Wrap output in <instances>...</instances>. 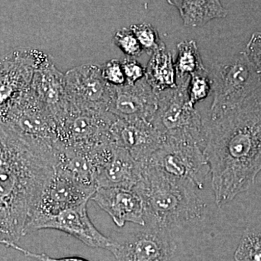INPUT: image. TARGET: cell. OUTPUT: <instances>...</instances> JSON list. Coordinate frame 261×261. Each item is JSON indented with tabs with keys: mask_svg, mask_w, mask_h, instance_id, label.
<instances>
[{
	"mask_svg": "<svg viewBox=\"0 0 261 261\" xmlns=\"http://www.w3.org/2000/svg\"><path fill=\"white\" fill-rule=\"evenodd\" d=\"M48 56L32 47L15 48L0 56V115L30 89L35 70Z\"/></svg>",
	"mask_w": 261,
	"mask_h": 261,
	"instance_id": "cell-9",
	"label": "cell"
},
{
	"mask_svg": "<svg viewBox=\"0 0 261 261\" xmlns=\"http://www.w3.org/2000/svg\"><path fill=\"white\" fill-rule=\"evenodd\" d=\"M145 161L168 176L191 182L199 190H203L211 173L202 146L190 139L164 138L159 148Z\"/></svg>",
	"mask_w": 261,
	"mask_h": 261,
	"instance_id": "cell-6",
	"label": "cell"
},
{
	"mask_svg": "<svg viewBox=\"0 0 261 261\" xmlns=\"http://www.w3.org/2000/svg\"><path fill=\"white\" fill-rule=\"evenodd\" d=\"M140 163V180L133 190L143 201L145 226L171 231L200 219L204 206L194 184L168 176L146 161Z\"/></svg>",
	"mask_w": 261,
	"mask_h": 261,
	"instance_id": "cell-3",
	"label": "cell"
},
{
	"mask_svg": "<svg viewBox=\"0 0 261 261\" xmlns=\"http://www.w3.org/2000/svg\"><path fill=\"white\" fill-rule=\"evenodd\" d=\"M141 163L125 149L113 145L112 154L94 176L97 188L134 189L140 180Z\"/></svg>",
	"mask_w": 261,
	"mask_h": 261,
	"instance_id": "cell-18",
	"label": "cell"
},
{
	"mask_svg": "<svg viewBox=\"0 0 261 261\" xmlns=\"http://www.w3.org/2000/svg\"><path fill=\"white\" fill-rule=\"evenodd\" d=\"M113 42L128 58H137L144 53L140 42L129 27L117 31L113 36Z\"/></svg>",
	"mask_w": 261,
	"mask_h": 261,
	"instance_id": "cell-25",
	"label": "cell"
},
{
	"mask_svg": "<svg viewBox=\"0 0 261 261\" xmlns=\"http://www.w3.org/2000/svg\"><path fill=\"white\" fill-rule=\"evenodd\" d=\"M157 107V93L145 77L133 85H108L107 111L117 118L149 121Z\"/></svg>",
	"mask_w": 261,
	"mask_h": 261,
	"instance_id": "cell-14",
	"label": "cell"
},
{
	"mask_svg": "<svg viewBox=\"0 0 261 261\" xmlns=\"http://www.w3.org/2000/svg\"><path fill=\"white\" fill-rule=\"evenodd\" d=\"M114 241L116 261H172L177 248L171 231L148 226Z\"/></svg>",
	"mask_w": 261,
	"mask_h": 261,
	"instance_id": "cell-10",
	"label": "cell"
},
{
	"mask_svg": "<svg viewBox=\"0 0 261 261\" xmlns=\"http://www.w3.org/2000/svg\"><path fill=\"white\" fill-rule=\"evenodd\" d=\"M145 70L146 80L156 93L177 87L173 56L164 43L151 56Z\"/></svg>",
	"mask_w": 261,
	"mask_h": 261,
	"instance_id": "cell-20",
	"label": "cell"
},
{
	"mask_svg": "<svg viewBox=\"0 0 261 261\" xmlns=\"http://www.w3.org/2000/svg\"><path fill=\"white\" fill-rule=\"evenodd\" d=\"M0 121L25 138L53 147L56 123L29 89L0 115Z\"/></svg>",
	"mask_w": 261,
	"mask_h": 261,
	"instance_id": "cell-8",
	"label": "cell"
},
{
	"mask_svg": "<svg viewBox=\"0 0 261 261\" xmlns=\"http://www.w3.org/2000/svg\"><path fill=\"white\" fill-rule=\"evenodd\" d=\"M9 247L22 252L25 256L32 257V258L36 259V260L39 261H90L87 260V259L84 258V257L76 256L59 257V258L51 257L49 256V255H46V254L36 253V252L29 251V250H25L23 247L18 246L17 244H12V245H10Z\"/></svg>",
	"mask_w": 261,
	"mask_h": 261,
	"instance_id": "cell-29",
	"label": "cell"
},
{
	"mask_svg": "<svg viewBox=\"0 0 261 261\" xmlns=\"http://www.w3.org/2000/svg\"><path fill=\"white\" fill-rule=\"evenodd\" d=\"M233 258L235 261H261V230L251 228L244 232Z\"/></svg>",
	"mask_w": 261,
	"mask_h": 261,
	"instance_id": "cell-22",
	"label": "cell"
},
{
	"mask_svg": "<svg viewBox=\"0 0 261 261\" xmlns=\"http://www.w3.org/2000/svg\"><path fill=\"white\" fill-rule=\"evenodd\" d=\"M53 147L0 121V244L10 247L25 228L54 173Z\"/></svg>",
	"mask_w": 261,
	"mask_h": 261,
	"instance_id": "cell-2",
	"label": "cell"
},
{
	"mask_svg": "<svg viewBox=\"0 0 261 261\" xmlns=\"http://www.w3.org/2000/svg\"><path fill=\"white\" fill-rule=\"evenodd\" d=\"M116 117L109 112L80 111L70 107L56 123V142L91 154L111 144L110 130Z\"/></svg>",
	"mask_w": 261,
	"mask_h": 261,
	"instance_id": "cell-7",
	"label": "cell"
},
{
	"mask_svg": "<svg viewBox=\"0 0 261 261\" xmlns=\"http://www.w3.org/2000/svg\"><path fill=\"white\" fill-rule=\"evenodd\" d=\"M65 89L70 107L80 111L108 112V84L100 65L84 64L65 73Z\"/></svg>",
	"mask_w": 261,
	"mask_h": 261,
	"instance_id": "cell-12",
	"label": "cell"
},
{
	"mask_svg": "<svg viewBox=\"0 0 261 261\" xmlns=\"http://www.w3.org/2000/svg\"><path fill=\"white\" fill-rule=\"evenodd\" d=\"M121 61L126 84L133 85L145 78V67L141 64L135 58L126 57Z\"/></svg>",
	"mask_w": 261,
	"mask_h": 261,
	"instance_id": "cell-27",
	"label": "cell"
},
{
	"mask_svg": "<svg viewBox=\"0 0 261 261\" xmlns=\"http://www.w3.org/2000/svg\"><path fill=\"white\" fill-rule=\"evenodd\" d=\"M92 200L107 213L118 227L132 223L145 226L143 201L133 189L97 188Z\"/></svg>",
	"mask_w": 261,
	"mask_h": 261,
	"instance_id": "cell-17",
	"label": "cell"
},
{
	"mask_svg": "<svg viewBox=\"0 0 261 261\" xmlns=\"http://www.w3.org/2000/svg\"><path fill=\"white\" fill-rule=\"evenodd\" d=\"M96 190L95 187L84 185L54 168V173L43 190L30 221L88 202Z\"/></svg>",
	"mask_w": 261,
	"mask_h": 261,
	"instance_id": "cell-13",
	"label": "cell"
},
{
	"mask_svg": "<svg viewBox=\"0 0 261 261\" xmlns=\"http://www.w3.org/2000/svg\"><path fill=\"white\" fill-rule=\"evenodd\" d=\"M213 91L212 80L208 70L196 73L190 77L187 94L189 102L195 107L196 103L203 100Z\"/></svg>",
	"mask_w": 261,
	"mask_h": 261,
	"instance_id": "cell-24",
	"label": "cell"
},
{
	"mask_svg": "<svg viewBox=\"0 0 261 261\" xmlns=\"http://www.w3.org/2000/svg\"><path fill=\"white\" fill-rule=\"evenodd\" d=\"M168 3L178 10L182 21L187 27H200L214 19L227 16V11L218 0H169Z\"/></svg>",
	"mask_w": 261,
	"mask_h": 261,
	"instance_id": "cell-19",
	"label": "cell"
},
{
	"mask_svg": "<svg viewBox=\"0 0 261 261\" xmlns=\"http://www.w3.org/2000/svg\"><path fill=\"white\" fill-rule=\"evenodd\" d=\"M87 203L84 202L53 216L32 220L25 228V236L39 230H58L73 237L87 246L111 252L114 246V240L105 236L95 227L87 212Z\"/></svg>",
	"mask_w": 261,
	"mask_h": 261,
	"instance_id": "cell-11",
	"label": "cell"
},
{
	"mask_svg": "<svg viewBox=\"0 0 261 261\" xmlns=\"http://www.w3.org/2000/svg\"><path fill=\"white\" fill-rule=\"evenodd\" d=\"M30 89L56 123L69 109L65 74L56 68L49 56L35 70Z\"/></svg>",
	"mask_w": 261,
	"mask_h": 261,
	"instance_id": "cell-16",
	"label": "cell"
},
{
	"mask_svg": "<svg viewBox=\"0 0 261 261\" xmlns=\"http://www.w3.org/2000/svg\"><path fill=\"white\" fill-rule=\"evenodd\" d=\"M203 150L216 205L247 191L261 171V93L204 118Z\"/></svg>",
	"mask_w": 261,
	"mask_h": 261,
	"instance_id": "cell-1",
	"label": "cell"
},
{
	"mask_svg": "<svg viewBox=\"0 0 261 261\" xmlns=\"http://www.w3.org/2000/svg\"><path fill=\"white\" fill-rule=\"evenodd\" d=\"M163 138L150 122L116 117L110 130L112 145L125 149L137 162L148 159L162 144Z\"/></svg>",
	"mask_w": 261,
	"mask_h": 261,
	"instance_id": "cell-15",
	"label": "cell"
},
{
	"mask_svg": "<svg viewBox=\"0 0 261 261\" xmlns=\"http://www.w3.org/2000/svg\"><path fill=\"white\" fill-rule=\"evenodd\" d=\"M209 73L214 92L210 114L236 107L261 93V73L245 51L215 63Z\"/></svg>",
	"mask_w": 261,
	"mask_h": 261,
	"instance_id": "cell-4",
	"label": "cell"
},
{
	"mask_svg": "<svg viewBox=\"0 0 261 261\" xmlns=\"http://www.w3.org/2000/svg\"><path fill=\"white\" fill-rule=\"evenodd\" d=\"M176 49L177 56L174 62L176 81L190 79L192 75L207 70L195 41H182L178 43Z\"/></svg>",
	"mask_w": 261,
	"mask_h": 261,
	"instance_id": "cell-21",
	"label": "cell"
},
{
	"mask_svg": "<svg viewBox=\"0 0 261 261\" xmlns=\"http://www.w3.org/2000/svg\"><path fill=\"white\" fill-rule=\"evenodd\" d=\"M190 81V78L177 80L176 88L157 93V110L149 122L163 139H190L203 148V118L189 102L187 89Z\"/></svg>",
	"mask_w": 261,
	"mask_h": 261,
	"instance_id": "cell-5",
	"label": "cell"
},
{
	"mask_svg": "<svg viewBox=\"0 0 261 261\" xmlns=\"http://www.w3.org/2000/svg\"><path fill=\"white\" fill-rule=\"evenodd\" d=\"M130 30L133 32L140 42L144 53L151 56L154 54L163 43L160 38L157 29L149 23H141L130 25Z\"/></svg>",
	"mask_w": 261,
	"mask_h": 261,
	"instance_id": "cell-23",
	"label": "cell"
},
{
	"mask_svg": "<svg viewBox=\"0 0 261 261\" xmlns=\"http://www.w3.org/2000/svg\"><path fill=\"white\" fill-rule=\"evenodd\" d=\"M100 69L103 80L108 85L121 87L126 84L120 60H110L100 65Z\"/></svg>",
	"mask_w": 261,
	"mask_h": 261,
	"instance_id": "cell-26",
	"label": "cell"
},
{
	"mask_svg": "<svg viewBox=\"0 0 261 261\" xmlns=\"http://www.w3.org/2000/svg\"><path fill=\"white\" fill-rule=\"evenodd\" d=\"M249 60L261 73V32H255L252 34L247 42L245 49Z\"/></svg>",
	"mask_w": 261,
	"mask_h": 261,
	"instance_id": "cell-28",
	"label": "cell"
}]
</instances>
